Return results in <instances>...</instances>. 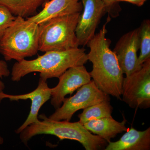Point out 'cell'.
I'll return each instance as SVG.
<instances>
[{
  "label": "cell",
  "mask_w": 150,
  "mask_h": 150,
  "mask_svg": "<svg viewBox=\"0 0 150 150\" xmlns=\"http://www.w3.org/2000/svg\"><path fill=\"white\" fill-rule=\"evenodd\" d=\"M89 40L88 61L93 64L90 72L93 81L98 88L109 95L121 100L123 74L116 55L110 49L111 41L106 38V24Z\"/></svg>",
  "instance_id": "1"
},
{
  "label": "cell",
  "mask_w": 150,
  "mask_h": 150,
  "mask_svg": "<svg viewBox=\"0 0 150 150\" xmlns=\"http://www.w3.org/2000/svg\"><path fill=\"white\" fill-rule=\"evenodd\" d=\"M88 61L84 48L46 51L33 60L24 59L16 62L12 69L11 79L13 81L19 82L25 76L33 72H39L40 78L46 81L59 78L71 67L84 65Z\"/></svg>",
  "instance_id": "2"
},
{
  "label": "cell",
  "mask_w": 150,
  "mask_h": 150,
  "mask_svg": "<svg viewBox=\"0 0 150 150\" xmlns=\"http://www.w3.org/2000/svg\"><path fill=\"white\" fill-rule=\"evenodd\" d=\"M42 121L27 126L20 133V139L24 144L32 137L42 134L54 135L60 140H75L79 142L86 150H97L107 146V142L101 137L94 135L79 121L70 122L63 120L55 121L44 114L39 115Z\"/></svg>",
  "instance_id": "3"
},
{
  "label": "cell",
  "mask_w": 150,
  "mask_h": 150,
  "mask_svg": "<svg viewBox=\"0 0 150 150\" xmlns=\"http://www.w3.org/2000/svg\"><path fill=\"white\" fill-rule=\"evenodd\" d=\"M39 24L16 16L0 40V54L6 61L19 62L39 51Z\"/></svg>",
  "instance_id": "4"
},
{
  "label": "cell",
  "mask_w": 150,
  "mask_h": 150,
  "mask_svg": "<svg viewBox=\"0 0 150 150\" xmlns=\"http://www.w3.org/2000/svg\"><path fill=\"white\" fill-rule=\"evenodd\" d=\"M81 13L57 17L39 24V51H65L79 47L76 31Z\"/></svg>",
  "instance_id": "5"
},
{
  "label": "cell",
  "mask_w": 150,
  "mask_h": 150,
  "mask_svg": "<svg viewBox=\"0 0 150 150\" xmlns=\"http://www.w3.org/2000/svg\"><path fill=\"white\" fill-rule=\"evenodd\" d=\"M121 100L132 108L150 107V59L142 68L124 78Z\"/></svg>",
  "instance_id": "6"
},
{
  "label": "cell",
  "mask_w": 150,
  "mask_h": 150,
  "mask_svg": "<svg viewBox=\"0 0 150 150\" xmlns=\"http://www.w3.org/2000/svg\"><path fill=\"white\" fill-rule=\"evenodd\" d=\"M105 100H110L109 95L98 88L91 81L79 88L74 95L65 98L62 105L48 118L55 121H70L78 110Z\"/></svg>",
  "instance_id": "7"
},
{
  "label": "cell",
  "mask_w": 150,
  "mask_h": 150,
  "mask_svg": "<svg viewBox=\"0 0 150 150\" xmlns=\"http://www.w3.org/2000/svg\"><path fill=\"white\" fill-rule=\"evenodd\" d=\"M82 4L76 28L79 46H85L95 35L96 30L103 16L107 13L102 0H80Z\"/></svg>",
  "instance_id": "8"
},
{
  "label": "cell",
  "mask_w": 150,
  "mask_h": 150,
  "mask_svg": "<svg viewBox=\"0 0 150 150\" xmlns=\"http://www.w3.org/2000/svg\"><path fill=\"white\" fill-rule=\"evenodd\" d=\"M57 85L51 88V103L56 109L62 105L65 97L91 81V76L84 65L67 69L59 78Z\"/></svg>",
  "instance_id": "9"
},
{
  "label": "cell",
  "mask_w": 150,
  "mask_h": 150,
  "mask_svg": "<svg viewBox=\"0 0 150 150\" xmlns=\"http://www.w3.org/2000/svg\"><path fill=\"white\" fill-rule=\"evenodd\" d=\"M139 49L138 28L122 35L119 39L113 52L118 59L119 66L126 76L139 69L137 52Z\"/></svg>",
  "instance_id": "10"
},
{
  "label": "cell",
  "mask_w": 150,
  "mask_h": 150,
  "mask_svg": "<svg viewBox=\"0 0 150 150\" xmlns=\"http://www.w3.org/2000/svg\"><path fill=\"white\" fill-rule=\"evenodd\" d=\"M47 81L40 78L37 87L34 91L25 94L13 95L0 92V103L3 99L8 98L11 101H17L30 99L31 101V107L29 115L27 119L20 127L16 130V134H19L27 126L39 120L38 112L44 103L51 99V88L48 87Z\"/></svg>",
  "instance_id": "11"
},
{
  "label": "cell",
  "mask_w": 150,
  "mask_h": 150,
  "mask_svg": "<svg viewBox=\"0 0 150 150\" xmlns=\"http://www.w3.org/2000/svg\"><path fill=\"white\" fill-rule=\"evenodd\" d=\"M82 10L80 0H51L45 3L40 11L26 19L40 24L57 17L81 13Z\"/></svg>",
  "instance_id": "12"
},
{
  "label": "cell",
  "mask_w": 150,
  "mask_h": 150,
  "mask_svg": "<svg viewBox=\"0 0 150 150\" xmlns=\"http://www.w3.org/2000/svg\"><path fill=\"white\" fill-rule=\"evenodd\" d=\"M150 128L143 131L131 127L118 141L110 142L105 150H149Z\"/></svg>",
  "instance_id": "13"
},
{
  "label": "cell",
  "mask_w": 150,
  "mask_h": 150,
  "mask_svg": "<svg viewBox=\"0 0 150 150\" xmlns=\"http://www.w3.org/2000/svg\"><path fill=\"white\" fill-rule=\"evenodd\" d=\"M126 122L125 118L122 122H118L111 116L92 119L87 121L83 125L91 133L96 134L109 143L118 134L128 130L126 126Z\"/></svg>",
  "instance_id": "14"
},
{
  "label": "cell",
  "mask_w": 150,
  "mask_h": 150,
  "mask_svg": "<svg viewBox=\"0 0 150 150\" xmlns=\"http://www.w3.org/2000/svg\"><path fill=\"white\" fill-rule=\"evenodd\" d=\"M47 0H0V5L6 8L15 16L27 18L37 13L38 9Z\"/></svg>",
  "instance_id": "15"
},
{
  "label": "cell",
  "mask_w": 150,
  "mask_h": 150,
  "mask_svg": "<svg viewBox=\"0 0 150 150\" xmlns=\"http://www.w3.org/2000/svg\"><path fill=\"white\" fill-rule=\"evenodd\" d=\"M112 109L110 100H103L84 109L83 112L78 115L79 121L83 124L92 119L111 117Z\"/></svg>",
  "instance_id": "16"
},
{
  "label": "cell",
  "mask_w": 150,
  "mask_h": 150,
  "mask_svg": "<svg viewBox=\"0 0 150 150\" xmlns=\"http://www.w3.org/2000/svg\"><path fill=\"white\" fill-rule=\"evenodd\" d=\"M140 53L138 57V64L142 67L143 64L150 59V21L146 19L142 22L138 28Z\"/></svg>",
  "instance_id": "17"
},
{
  "label": "cell",
  "mask_w": 150,
  "mask_h": 150,
  "mask_svg": "<svg viewBox=\"0 0 150 150\" xmlns=\"http://www.w3.org/2000/svg\"><path fill=\"white\" fill-rule=\"evenodd\" d=\"M16 17L6 8L0 5V40L6 29L12 23Z\"/></svg>",
  "instance_id": "18"
},
{
  "label": "cell",
  "mask_w": 150,
  "mask_h": 150,
  "mask_svg": "<svg viewBox=\"0 0 150 150\" xmlns=\"http://www.w3.org/2000/svg\"><path fill=\"white\" fill-rule=\"evenodd\" d=\"M105 5L109 18H116L119 15L121 8L117 0H102Z\"/></svg>",
  "instance_id": "19"
},
{
  "label": "cell",
  "mask_w": 150,
  "mask_h": 150,
  "mask_svg": "<svg viewBox=\"0 0 150 150\" xmlns=\"http://www.w3.org/2000/svg\"><path fill=\"white\" fill-rule=\"evenodd\" d=\"M10 74V71L6 62L4 60H0V92H4L5 88V86L1 79L4 77L9 76Z\"/></svg>",
  "instance_id": "20"
},
{
  "label": "cell",
  "mask_w": 150,
  "mask_h": 150,
  "mask_svg": "<svg viewBox=\"0 0 150 150\" xmlns=\"http://www.w3.org/2000/svg\"><path fill=\"white\" fill-rule=\"evenodd\" d=\"M146 1V0H117L118 2L122 1L126 2L131 3L138 6H143Z\"/></svg>",
  "instance_id": "21"
},
{
  "label": "cell",
  "mask_w": 150,
  "mask_h": 150,
  "mask_svg": "<svg viewBox=\"0 0 150 150\" xmlns=\"http://www.w3.org/2000/svg\"><path fill=\"white\" fill-rule=\"evenodd\" d=\"M4 142V139L0 136V145L3 144Z\"/></svg>",
  "instance_id": "22"
}]
</instances>
